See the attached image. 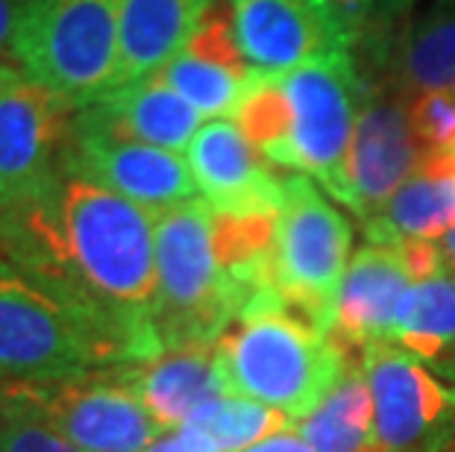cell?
Returning <instances> with one entry per match:
<instances>
[{
  "label": "cell",
  "mask_w": 455,
  "mask_h": 452,
  "mask_svg": "<svg viewBox=\"0 0 455 452\" xmlns=\"http://www.w3.org/2000/svg\"><path fill=\"white\" fill-rule=\"evenodd\" d=\"M74 123L89 132L186 153L203 127V115L182 100L162 76H148L118 85L98 103L85 106L74 115Z\"/></svg>",
  "instance_id": "16"
},
{
  "label": "cell",
  "mask_w": 455,
  "mask_h": 452,
  "mask_svg": "<svg viewBox=\"0 0 455 452\" xmlns=\"http://www.w3.org/2000/svg\"><path fill=\"white\" fill-rule=\"evenodd\" d=\"M0 258L80 323L100 368L159 355L156 215L60 165L0 206Z\"/></svg>",
  "instance_id": "1"
},
{
  "label": "cell",
  "mask_w": 455,
  "mask_h": 452,
  "mask_svg": "<svg viewBox=\"0 0 455 452\" xmlns=\"http://www.w3.org/2000/svg\"><path fill=\"white\" fill-rule=\"evenodd\" d=\"M0 393L51 423L80 452H148L164 435L118 368Z\"/></svg>",
  "instance_id": "7"
},
{
  "label": "cell",
  "mask_w": 455,
  "mask_h": 452,
  "mask_svg": "<svg viewBox=\"0 0 455 452\" xmlns=\"http://www.w3.org/2000/svg\"><path fill=\"white\" fill-rule=\"evenodd\" d=\"M452 150H455V147H452Z\"/></svg>",
  "instance_id": "36"
},
{
  "label": "cell",
  "mask_w": 455,
  "mask_h": 452,
  "mask_svg": "<svg viewBox=\"0 0 455 452\" xmlns=\"http://www.w3.org/2000/svg\"><path fill=\"white\" fill-rule=\"evenodd\" d=\"M329 4H332L353 27H358V21H362V18L371 12L376 0H329Z\"/></svg>",
  "instance_id": "32"
},
{
  "label": "cell",
  "mask_w": 455,
  "mask_h": 452,
  "mask_svg": "<svg viewBox=\"0 0 455 452\" xmlns=\"http://www.w3.org/2000/svg\"><path fill=\"white\" fill-rule=\"evenodd\" d=\"M156 76H162L182 100L195 106L203 118H209V121L232 118V112H235V106L250 80L244 74H235L224 68V65L206 62L191 53H180L177 59Z\"/></svg>",
  "instance_id": "25"
},
{
  "label": "cell",
  "mask_w": 455,
  "mask_h": 452,
  "mask_svg": "<svg viewBox=\"0 0 455 452\" xmlns=\"http://www.w3.org/2000/svg\"><path fill=\"white\" fill-rule=\"evenodd\" d=\"M0 65H6V62H0Z\"/></svg>",
  "instance_id": "35"
},
{
  "label": "cell",
  "mask_w": 455,
  "mask_h": 452,
  "mask_svg": "<svg viewBox=\"0 0 455 452\" xmlns=\"http://www.w3.org/2000/svg\"><path fill=\"white\" fill-rule=\"evenodd\" d=\"M332 335L294 314L276 291L259 294L215 344L220 379L229 397L306 420L341 379L347 355Z\"/></svg>",
  "instance_id": "2"
},
{
  "label": "cell",
  "mask_w": 455,
  "mask_h": 452,
  "mask_svg": "<svg viewBox=\"0 0 455 452\" xmlns=\"http://www.w3.org/2000/svg\"><path fill=\"white\" fill-rule=\"evenodd\" d=\"M409 118L426 153H443L455 147L452 94H418L409 100Z\"/></svg>",
  "instance_id": "28"
},
{
  "label": "cell",
  "mask_w": 455,
  "mask_h": 452,
  "mask_svg": "<svg viewBox=\"0 0 455 452\" xmlns=\"http://www.w3.org/2000/svg\"><path fill=\"white\" fill-rule=\"evenodd\" d=\"M441 247H443V258H447V267L455 271V229H450V233L443 235Z\"/></svg>",
  "instance_id": "33"
},
{
  "label": "cell",
  "mask_w": 455,
  "mask_h": 452,
  "mask_svg": "<svg viewBox=\"0 0 455 452\" xmlns=\"http://www.w3.org/2000/svg\"><path fill=\"white\" fill-rule=\"evenodd\" d=\"M414 285L418 282L394 247L367 242L347 265L332 338L353 353H364L371 344H391Z\"/></svg>",
  "instance_id": "15"
},
{
  "label": "cell",
  "mask_w": 455,
  "mask_h": 452,
  "mask_svg": "<svg viewBox=\"0 0 455 452\" xmlns=\"http://www.w3.org/2000/svg\"><path fill=\"white\" fill-rule=\"evenodd\" d=\"M186 426L203 429L215 440L220 452H241L259 444V440L276 435V432L297 429L294 417H288L285 411H276L244 397H220L215 402H209Z\"/></svg>",
  "instance_id": "24"
},
{
  "label": "cell",
  "mask_w": 455,
  "mask_h": 452,
  "mask_svg": "<svg viewBox=\"0 0 455 452\" xmlns=\"http://www.w3.org/2000/svg\"><path fill=\"white\" fill-rule=\"evenodd\" d=\"M182 53L200 56V59L215 62V65H224V68L244 74V76L253 74V65L247 62L244 51H241L229 0H218V4L209 9V15L200 21L195 38H191Z\"/></svg>",
  "instance_id": "26"
},
{
  "label": "cell",
  "mask_w": 455,
  "mask_h": 452,
  "mask_svg": "<svg viewBox=\"0 0 455 452\" xmlns=\"http://www.w3.org/2000/svg\"><path fill=\"white\" fill-rule=\"evenodd\" d=\"M80 323L44 288L0 258V388H21L98 370Z\"/></svg>",
  "instance_id": "8"
},
{
  "label": "cell",
  "mask_w": 455,
  "mask_h": 452,
  "mask_svg": "<svg viewBox=\"0 0 455 452\" xmlns=\"http://www.w3.org/2000/svg\"><path fill=\"white\" fill-rule=\"evenodd\" d=\"M353 229L329 197L303 174L283 177V203L276 226L274 291L294 314L332 335L335 305Z\"/></svg>",
  "instance_id": "5"
},
{
  "label": "cell",
  "mask_w": 455,
  "mask_h": 452,
  "mask_svg": "<svg viewBox=\"0 0 455 452\" xmlns=\"http://www.w3.org/2000/svg\"><path fill=\"white\" fill-rule=\"evenodd\" d=\"M241 452H315V449L308 447V440L303 435H299V429H285V432H276V435L259 440V444L241 449Z\"/></svg>",
  "instance_id": "31"
},
{
  "label": "cell",
  "mask_w": 455,
  "mask_h": 452,
  "mask_svg": "<svg viewBox=\"0 0 455 452\" xmlns=\"http://www.w3.org/2000/svg\"><path fill=\"white\" fill-rule=\"evenodd\" d=\"M186 162L197 194L215 211H227V215L279 211L283 179L244 139L235 121L218 118L203 123L188 144Z\"/></svg>",
  "instance_id": "14"
},
{
  "label": "cell",
  "mask_w": 455,
  "mask_h": 452,
  "mask_svg": "<svg viewBox=\"0 0 455 452\" xmlns=\"http://www.w3.org/2000/svg\"><path fill=\"white\" fill-rule=\"evenodd\" d=\"M297 429L315 452H382L362 353L347 355V368L332 393Z\"/></svg>",
  "instance_id": "20"
},
{
  "label": "cell",
  "mask_w": 455,
  "mask_h": 452,
  "mask_svg": "<svg viewBox=\"0 0 455 452\" xmlns=\"http://www.w3.org/2000/svg\"><path fill=\"white\" fill-rule=\"evenodd\" d=\"M30 0H0V62H12V44Z\"/></svg>",
  "instance_id": "30"
},
{
  "label": "cell",
  "mask_w": 455,
  "mask_h": 452,
  "mask_svg": "<svg viewBox=\"0 0 455 452\" xmlns=\"http://www.w3.org/2000/svg\"><path fill=\"white\" fill-rule=\"evenodd\" d=\"M62 168L98 182L150 215H162L197 197L182 153L89 132L76 123H71V136L62 150Z\"/></svg>",
  "instance_id": "12"
},
{
  "label": "cell",
  "mask_w": 455,
  "mask_h": 452,
  "mask_svg": "<svg viewBox=\"0 0 455 452\" xmlns=\"http://www.w3.org/2000/svg\"><path fill=\"white\" fill-rule=\"evenodd\" d=\"M76 109L12 62L0 65V206L42 188L62 165Z\"/></svg>",
  "instance_id": "10"
},
{
  "label": "cell",
  "mask_w": 455,
  "mask_h": 452,
  "mask_svg": "<svg viewBox=\"0 0 455 452\" xmlns=\"http://www.w3.org/2000/svg\"><path fill=\"white\" fill-rule=\"evenodd\" d=\"M118 370L164 435L180 432L203 406L229 397L215 347L162 350L153 359L118 364Z\"/></svg>",
  "instance_id": "17"
},
{
  "label": "cell",
  "mask_w": 455,
  "mask_h": 452,
  "mask_svg": "<svg viewBox=\"0 0 455 452\" xmlns=\"http://www.w3.org/2000/svg\"><path fill=\"white\" fill-rule=\"evenodd\" d=\"M391 344L455 379V279L441 274L414 285Z\"/></svg>",
  "instance_id": "22"
},
{
  "label": "cell",
  "mask_w": 455,
  "mask_h": 452,
  "mask_svg": "<svg viewBox=\"0 0 455 452\" xmlns=\"http://www.w3.org/2000/svg\"><path fill=\"white\" fill-rule=\"evenodd\" d=\"M232 121L270 165L291 170V100L283 74H250Z\"/></svg>",
  "instance_id": "23"
},
{
  "label": "cell",
  "mask_w": 455,
  "mask_h": 452,
  "mask_svg": "<svg viewBox=\"0 0 455 452\" xmlns=\"http://www.w3.org/2000/svg\"><path fill=\"white\" fill-rule=\"evenodd\" d=\"M253 71L288 74L332 53H350L355 27L329 0H229Z\"/></svg>",
  "instance_id": "11"
},
{
  "label": "cell",
  "mask_w": 455,
  "mask_h": 452,
  "mask_svg": "<svg viewBox=\"0 0 455 452\" xmlns=\"http://www.w3.org/2000/svg\"><path fill=\"white\" fill-rule=\"evenodd\" d=\"M435 452H455V438H452V440H447V444H443V447H438V449H435Z\"/></svg>",
  "instance_id": "34"
},
{
  "label": "cell",
  "mask_w": 455,
  "mask_h": 452,
  "mask_svg": "<svg viewBox=\"0 0 455 452\" xmlns=\"http://www.w3.org/2000/svg\"><path fill=\"white\" fill-rule=\"evenodd\" d=\"M291 100V170L317 179L329 197L350 209V150L364 83L350 53L323 59L283 74Z\"/></svg>",
  "instance_id": "6"
},
{
  "label": "cell",
  "mask_w": 455,
  "mask_h": 452,
  "mask_svg": "<svg viewBox=\"0 0 455 452\" xmlns=\"http://www.w3.org/2000/svg\"><path fill=\"white\" fill-rule=\"evenodd\" d=\"M394 80L403 94L455 98V0H438L405 30L394 59Z\"/></svg>",
  "instance_id": "21"
},
{
  "label": "cell",
  "mask_w": 455,
  "mask_h": 452,
  "mask_svg": "<svg viewBox=\"0 0 455 452\" xmlns=\"http://www.w3.org/2000/svg\"><path fill=\"white\" fill-rule=\"evenodd\" d=\"M12 65L76 112L118 89L121 0H30Z\"/></svg>",
  "instance_id": "4"
},
{
  "label": "cell",
  "mask_w": 455,
  "mask_h": 452,
  "mask_svg": "<svg viewBox=\"0 0 455 452\" xmlns=\"http://www.w3.org/2000/svg\"><path fill=\"white\" fill-rule=\"evenodd\" d=\"M382 452H435L455 438V388L396 344L362 353Z\"/></svg>",
  "instance_id": "9"
},
{
  "label": "cell",
  "mask_w": 455,
  "mask_h": 452,
  "mask_svg": "<svg viewBox=\"0 0 455 452\" xmlns=\"http://www.w3.org/2000/svg\"><path fill=\"white\" fill-rule=\"evenodd\" d=\"M218 0H121L118 85L162 74L195 38Z\"/></svg>",
  "instance_id": "19"
},
{
  "label": "cell",
  "mask_w": 455,
  "mask_h": 452,
  "mask_svg": "<svg viewBox=\"0 0 455 452\" xmlns=\"http://www.w3.org/2000/svg\"><path fill=\"white\" fill-rule=\"evenodd\" d=\"M250 297L220 265L215 211L203 197L156 215V303L162 350L215 347Z\"/></svg>",
  "instance_id": "3"
},
{
  "label": "cell",
  "mask_w": 455,
  "mask_h": 452,
  "mask_svg": "<svg viewBox=\"0 0 455 452\" xmlns=\"http://www.w3.org/2000/svg\"><path fill=\"white\" fill-rule=\"evenodd\" d=\"M423 156L409 103L396 94L364 89L350 150V211L362 220L379 215L396 188L420 168Z\"/></svg>",
  "instance_id": "13"
},
{
  "label": "cell",
  "mask_w": 455,
  "mask_h": 452,
  "mask_svg": "<svg viewBox=\"0 0 455 452\" xmlns=\"http://www.w3.org/2000/svg\"><path fill=\"white\" fill-rule=\"evenodd\" d=\"M148 452H220V449L203 429L186 426L180 432H168V435H162Z\"/></svg>",
  "instance_id": "29"
},
{
  "label": "cell",
  "mask_w": 455,
  "mask_h": 452,
  "mask_svg": "<svg viewBox=\"0 0 455 452\" xmlns=\"http://www.w3.org/2000/svg\"><path fill=\"white\" fill-rule=\"evenodd\" d=\"M455 229V150L426 153L376 218L364 220L371 244L438 242Z\"/></svg>",
  "instance_id": "18"
},
{
  "label": "cell",
  "mask_w": 455,
  "mask_h": 452,
  "mask_svg": "<svg viewBox=\"0 0 455 452\" xmlns=\"http://www.w3.org/2000/svg\"><path fill=\"white\" fill-rule=\"evenodd\" d=\"M0 452H80L51 423L0 393Z\"/></svg>",
  "instance_id": "27"
}]
</instances>
